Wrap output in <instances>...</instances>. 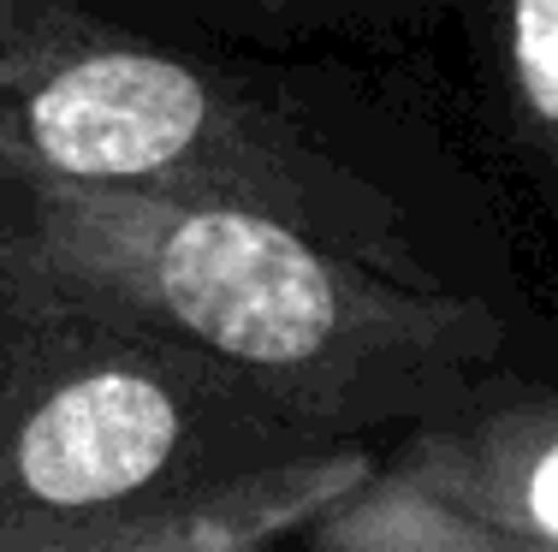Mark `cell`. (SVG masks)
<instances>
[{
  "mask_svg": "<svg viewBox=\"0 0 558 552\" xmlns=\"http://www.w3.org/2000/svg\"><path fill=\"white\" fill-rule=\"evenodd\" d=\"M0 304L72 309L262 380L368 433L440 422L487 387L505 321L256 208L0 161Z\"/></svg>",
  "mask_w": 558,
  "mask_h": 552,
  "instance_id": "6da1fadb",
  "label": "cell"
},
{
  "mask_svg": "<svg viewBox=\"0 0 558 552\" xmlns=\"http://www.w3.org/2000/svg\"><path fill=\"white\" fill-rule=\"evenodd\" d=\"M368 469L363 433L226 363L0 304V552H256Z\"/></svg>",
  "mask_w": 558,
  "mask_h": 552,
  "instance_id": "7a4b0ae2",
  "label": "cell"
},
{
  "mask_svg": "<svg viewBox=\"0 0 558 552\" xmlns=\"http://www.w3.org/2000/svg\"><path fill=\"white\" fill-rule=\"evenodd\" d=\"M0 161L274 214L410 285H440L404 208L298 120L262 108L215 65L113 24L60 48L0 54Z\"/></svg>",
  "mask_w": 558,
  "mask_h": 552,
  "instance_id": "3957f363",
  "label": "cell"
},
{
  "mask_svg": "<svg viewBox=\"0 0 558 552\" xmlns=\"http://www.w3.org/2000/svg\"><path fill=\"white\" fill-rule=\"evenodd\" d=\"M404 445L505 552H558V387H482L470 410L410 422Z\"/></svg>",
  "mask_w": 558,
  "mask_h": 552,
  "instance_id": "277c9868",
  "label": "cell"
},
{
  "mask_svg": "<svg viewBox=\"0 0 558 552\" xmlns=\"http://www.w3.org/2000/svg\"><path fill=\"white\" fill-rule=\"evenodd\" d=\"M298 541L315 552H505L499 535L470 517L404 440L315 523H303Z\"/></svg>",
  "mask_w": 558,
  "mask_h": 552,
  "instance_id": "5b68a950",
  "label": "cell"
},
{
  "mask_svg": "<svg viewBox=\"0 0 558 552\" xmlns=\"http://www.w3.org/2000/svg\"><path fill=\"white\" fill-rule=\"evenodd\" d=\"M494 48L523 143L558 161V0H494Z\"/></svg>",
  "mask_w": 558,
  "mask_h": 552,
  "instance_id": "8992f818",
  "label": "cell"
},
{
  "mask_svg": "<svg viewBox=\"0 0 558 552\" xmlns=\"http://www.w3.org/2000/svg\"><path fill=\"white\" fill-rule=\"evenodd\" d=\"M274 7H279V0H274Z\"/></svg>",
  "mask_w": 558,
  "mask_h": 552,
  "instance_id": "52a82bcc",
  "label": "cell"
}]
</instances>
